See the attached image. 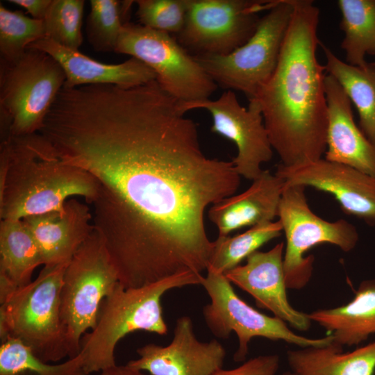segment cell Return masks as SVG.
I'll list each match as a JSON object with an SVG mask.
<instances>
[{
	"label": "cell",
	"instance_id": "30",
	"mask_svg": "<svg viewBox=\"0 0 375 375\" xmlns=\"http://www.w3.org/2000/svg\"><path fill=\"white\" fill-rule=\"evenodd\" d=\"M84 0H52L44 19L46 38L72 50L83 43Z\"/></svg>",
	"mask_w": 375,
	"mask_h": 375
},
{
	"label": "cell",
	"instance_id": "8",
	"mask_svg": "<svg viewBox=\"0 0 375 375\" xmlns=\"http://www.w3.org/2000/svg\"><path fill=\"white\" fill-rule=\"evenodd\" d=\"M66 81L60 63L44 51L28 48L14 62H0V112L13 136L38 133Z\"/></svg>",
	"mask_w": 375,
	"mask_h": 375
},
{
	"label": "cell",
	"instance_id": "13",
	"mask_svg": "<svg viewBox=\"0 0 375 375\" xmlns=\"http://www.w3.org/2000/svg\"><path fill=\"white\" fill-rule=\"evenodd\" d=\"M248 108L242 106L234 92L226 90L215 99L178 103L186 113L193 109H204L212 119L210 131L235 143L238 153L231 160L240 176L253 181L263 172L261 166L272 158L273 149L265 126L258 102L249 101Z\"/></svg>",
	"mask_w": 375,
	"mask_h": 375
},
{
	"label": "cell",
	"instance_id": "10",
	"mask_svg": "<svg viewBox=\"0 0 375 375\" xmlns=\"http://www.w3.org/2000/svg\"><path fill=\"white\" fill-rule=\"evenodd\" d=\"M115 52L147 65L162 89L178 103L208 99L218 86L171 34L140 24L123 25Z\"/></svg>",
	"mask_w": 375,
	"mask_h": 375
},
{
	"label": "cell",
	"instance_id": "22",
	"mask_svg": "<svg viewBox=\"0 0 375 375\" xmlns=\"http://www.w3.org/2000/svg\"><path fill=\"white\" fill-rule=\"evenodd\" d=\"M43 265L39 247L22 219H1L0 301L30 282Z\"/></svg>",
	"mask_w": 375,
	"mask_h": 375
},
{
	"label": "cell",
	"instance_id": "15",
	"mask_svg": "<svg viewBox=\"0 0 375 375\" xmlns=\"http://www.w3.org/2000/svg\"><path fill=\"white\" fill-rule=\"evenodd\" d=\"M126 365L151 375H212L223 367L226 351L216 339L199 341L189 316L178 317L169 344H147Z\"/></svg>",
	"mask_w": 375,
	"mask_h": 375
},
{
	"label": "cell",
	"instance_id": "9",
	"mask_svg": "<svg viewBox=\"0 0 375 375\" xmlns=\"http://www.w3.org/2000/svg\"><path fill=\"white\" fill-rule=\"evenodd\" d=\"M305 190L302 185L285 183L277 214L285 238V282L288 289L291 290L303 288L312 277L314 258L305 256L311 248L330 244L349 252L359 240L357 228L348 221L329 222L314 213L308 206Z\"/></svg>",
	"mask_w": 375,
	"mask_h": 375
},
{
	"label": "cell",
	"instance_id": "27",
	"mask_svg": "<svg viewBox=\"0 0 375 375\" xmlns=\"http://www.w3.org/2000/svg\"><path fill=\"white\" fill-rule=\"evenodd\" d=\"M0 375H90L85 369L83 355L58 364L37 357L21 341L7 338L1 341Z\"/></svg>",
	"mask_w": 375,
	"mask_h": 375
},
{
	"label": "cell",
	"instance_id": "14",
	"mask_svg": "<svg viewBox=\"0 0 375 375\" xmlns=\"http://www.w3.org/2000/svg\"><path fill=\"white\" fill-rule=\"evenodd\" d=\"M286 184L315 188L332 195L342 210L375 226V177L325 158L277 167Z\"/></svg>",
	"mask_w": 375,
	"mask_h": 375
},
{
	"label": "cell",
	"instance_id": "20",
	"mask_svg": "<svg viewBox=\"0 0 375 375\" xmlns=\"http://www.w3.org/2000/svg\"><path fill=\"white\" fill-rule=\"evenodd\" d=\"M284 186L281 177L263 170L245 191L212 205L208 215L217 226L218 235L226 236L246 226L274 221Z\"/></svg>",
	"mask_w": 375,
	"mask_h": 375
},
{
	"label": "cell",
	"instance_id": "1",
	"mask_svg": "<svg viewBox=\"0 0 375 375\" xmlns=\"http://www.w3.org/2000/svg\"><path fill=\"white\" fill-rule=\"evenodd\" d=\"M39 133L98 181L93 224L124 288L207 270L205 211L233 195L240 176L204 154L196 123L156 80L65 89Z\"/></svg>",
	"mask_w": 375,
	"mask_h": 375
},
{
	"label": "cell",
	"instance_id": "25",
	"mask_svg": "<svg viewBox=\"0 0 375 375\" xmlns=\"http://www.w3.org/2000/svg\"><path fill=\"white\" fill-rule=\"evenodd\" d=\"M337 4L347 63L364 67L365 56L375 55V0H339Z\"/></svg>",
	"mask_w": 375,
	"mask_h": 375
},
{
	"label": "cell",
	"instance_id": "21",
	"mask_svg": "<svg viewBox=\"0 0 375 375\" xmlns=\"http://www.w3.org/2000/svg\"><path fill=\"white\" fill-rule=\"evenodd\" d=\"M308 315L342 347L365 342L375 334V278L362 281L349 303L316 310Z\"/></svg>",
	"mask_w": 375,
	"mask_h": 375
},
{
	"label": "cell",
	"instance_id": "23",
	"mask_svg": "<svg viewBox=\"0 0 375 375\" xmlns=\"http://www.w3.org/2000/svg\"><path fill=\"white\" fill-rule=\"evenodd\" d=\"M287 362L296 375H374L375 341L348 352L333 341L299 347L288 351Z\"/></svg>",
	"mask_w": 375,
	"mask_h": 375
},
{
	"label": "cell",
	"instance_id": "16",
	"mask_svg": "<svg viewBox=\"0 0 375 375\" xmlns=\"http://www.w3.org/2000/svg\"><path fill=\"white\" fill-rule=\"evenodd\" d=\"M285 244L279 242L267 251H256L240 265L224 273L233 284L249 294L257 306L300 331H308L312 321L307 313L289 302L283 269Z\"/></svg>",
	"mask_w": 375,
	"mask_h": 375
},
{
	"label": "cell",
	"instance_id": "7",
	"mask_svg": "<svg viewBox=\"0 0 375 375\" xmlns=\"http://www.w3.org/2000/svg\"><path fill=\"white\" fill-rule=\"evenodd\" d=\"M293 10V0H274L243 45L227 55L193 56L217 85L253 99L275 70Z\"/></svg>",
	"mask_w": 375,
	"mask_h": 375
},
{
	"label": "cell",
	"instance_id": "33",
	"mask_svg": "<svg viewBox=\"0 0 375 375\" xmlns=\"http://www.w3.org/2000/svg\"><path fill=\"white\" fill-rule=\"evenodd\" d=\"M8 2L24 8L32 18L44 20L52 0H9Z\"/></svg>",
	"mask_w": 375,
	"mask_h": 375
},
{
	"label": "cell",
	"instance_id": "32",
	"mask_svg": "<svg viewBox=\"0 0 375 375\" xmlns=\"http://www.w3.org/2000/svg\"><path fill=\"white\" fill-rule=\"evenodd\" d=\"M280 365L278 354L260 355L231 369L220 368L212 375H277Z\"/></svg>",
	"mask_w": 375,
	"mask_h": 375
},
{
	"label": "cell",
	"instance_id": "18",
	"mask_svg": "<svg viewBox=\"0 0 375 375\" xmlns=\"http://www.w3.org/2000/svg\"><path fill=\"white\" fill-rule=\"evenodd\" d=\"M328 108L324 158L375 177V145L353 119L351 102L331 75L325 76Z\"/></svg>",
	"mask_w": 375,
	"mask_h": 375
},
{
	"label": "cell",
	"instance_id": "17",
	"mask_svg": "<svg viewBox=\"0 0 375 375\" xmlns=\"http://www.w3.org/2000/svg\"><path fill=\"white\" fill-rule=\"evenodd\" d=\"M40 250L43 266L67 265L94 230L89 206L76 198L60 210L22 219Z\"/></svg>",
	"mask_w": 375,
	"mask_h": 375
},
{
	"label": "cell",
	"instance_id": "31",
	"mask_svg": "<svg viewBox=\"0 0 375 375\" xmlns=\"http://www.w3.org/2000/svg\"><path fill=\"white\" fill-rule=\"evenodd\" d=\"M188 0H137L140 24L169 34L183 28Z\"/></svg>",
	"mask_w": 375,
	"mask_h": 375
},
{
	"label": "cell",
	"instance_id": "28",
	"mask_svg": "<svg viewBox=\"0 0 375 375\" xmlns=\"http://www.w3.org/2000/svg\"><path fill=\"white\" fill-rule=\"evenodd\" d=\"M134 1L90 0V10L87 17L85 32L92 47L99 52L115 50L122 32L124 15Z\"/></svg>",
	"mask_w": 375,
	"mask_h": 375
},
{
	"label": "cell",
	"instance_id": "11",
	"mask_svg": "<svg viewBox=\"0 0 375 375\" xmlns=\"http://www.w3.org/2000/svg\"><path fill=\"white\" fill-rule=\"evenodd\" d=\"M231 284L224 274L207 271L201 285L210 303L203 307L202 314L206 326L216 338L225 340L232 332L236 334L238 347L233 355L235 362L245 361L250 342L256 337L281 340L298 347L322 346L333 341L330 334L310 338L294 333L282 319L262 313L246 303Z\"/></svg>",
	"mask_w": 375,
	"mask_h": 375
},
{
	"label": "cell",
	"instance_id": "34",
	"mask_svg": "<svg viewBox=\"0 0 375 375\" xmlns=\"http://www.w3.org/2000/svg\"><path fill=\"white\" fill-rule=\"evenodd\" d=\"M99 375H145L143 372L133 369L126 364L116 365L100 372Z\"/></svg>",
	"mask_w": 375,
	"mask_h": 375
},
{
	"label": "cell",
	"instance_id": "19",
	"mask_svg": "<svg viewBox=\"0 0 375 375\" xmlns=\"http://www.w3.org/2000/svg\"><path fill=\"white\" fill-rule=\"evenodd\" d=\"M28 48L44 51L60 63L66 75L63 86L65 88L86 85H114L127 88L145 84L156 78L151 68L133 57L122 63L106 64L47 38L33 42Z\"/></svg>",
	"mask_w": 375,
	"mask_h": 375
},
{
	"label": "cell",
	"instance_id": "12",
	"mask_svg": "<svg viewBox=\"0 0 375 375\" xmlns=\"http://www.w3.org/2000/svg\"><path fill=\"white\" fill-rule=\"evenodd\" d=\"M273 1L188 0L185 24L177 40L193 55H227L254 34Z\"/></svg>",
	"mask_w": 375,
	"mask_h": 375
},
{
	"label": "cell",
	"instance_id": "35",
	"mask_svg": "<svg viewBox=\"0 0 375 375\" xmlns=\"http://www.w3.org/2000/svg\"><path fill=\"white\" fill-rule=\"evenodd\" d=\"M278 375H296V374L293 373L292 372H291L290 370H289V371H285Z\"/></svg>",
	"mask_w": 375,
	"mask_h": 375
},
{
	"label": "cell",
	"instance_id": "4",
	"mask_svg": "<svg viewBox=\"0 0 375 375\" xmlns=\"http://www.w3.org/2000/svg\"><path fill=\"white\" fill-rule=\"evenodd\" d=\"M203 276L187 272L140 288H124L119 282L103 301L95 327L81 339L85 371L90 374L116 365L115 351L129 333L144 331L167 333L161 299L169 290L201 285Z\"/></svg>",
	"mask_w": 375,
	"mask_h": 375
},
{
	"label": "cell",
	"instance_id": "5",
	"mask_svg": "<svg viewBox=\"0 0 375 375\" xmlns=\"http://www.w3.org/2000/svg\"><path fill=\"white\" fill-rule=\"evenodd\" d=\"M67 265L44 266L38 277L0 301V339H17L46 362L70 358L60 314Z\"/></svg>",
	"mask_w": 375,
	"mask_h": 375
},
{
	"label": "cell",
	"instance_id": "2",
	"mask_svg": "<svg viewBox=\"0 0 375 375\" xmlns=\"http://www.w3.org/2000/svg\"><path fill=\"white\" fill-rule=\"evenodd\" d=\"M294 10L277 65L255 99L283 166L316 160L326 151L328 108L325 67L318 62L319 10L310 0Z\"/></svg>",
	"mask_w": 375,
	"mask_h": 375
},
{
	"label": "cell",
	"instance_id": "26",
	"mask_svg": "<svg viewBox=\"0 0 375 375\" xmlns=\"http://www.w3.org/2000/svg\"><path fill=\"white\" fill-rule=\"evenodd\" d=\"M282 233L281 224L276 220L258 224L235 236L218 235L213 241L206 271L224 274Z\"/></svg>",
	"mask_w": 375,
	"mask_h": 375
},
{
	"label": "cell",
	"instance_id": "3",
	"mask_svg": "<svg viewBox=\"0 0 375 375\" xmlns=\"http://www.w3.org/2000/svg\"><path fill=\"white\" fill-rule=\"evenodd\" d=\"M99 187L90 174L65 163L40 133L1 140V219L60 210L76 197L92 204Z\"/></svg>",
	"mask_w": 375,
	"mask_h": 375
},
{
	"label": "cell",
	"instance_id": "24",
	"mask_svg": "<svg viewBox=\"0 0 375 375\" xmlns=\"http://www.w3.org/2000/svg\"><path fill=\"white\" fill-rule=\"evenodd\" d=\"M325 58L328 74L341 85L359 116V127L375 145V62L364 67L349 65L338 58L319 42Z\"/></svg>",
	"mask_w": 375,
	"mask_h": 375
},
{
	"label": "cell",
	"instance_id": "6",
	"mask_svg": "<svg viewBox=\"0 0 375 375\" xmlns=\"http://www.w3.org/2000/svg\"><path fill=\"white\" fill-rule=\"evenodd\" d=\"M105 243L95 230L65 267L60 291V314L70 352L81 351L83 335L97 324L101 306L119 283Z\"/></svg>",
	"mask_w": 375,
	"mask_h": 375
},
{
	"label": "cell",
	"instance_id": "29",
	"mask_svg": "<svg viewBox=\"0 0 375 375\" xmlns=\"http://www.w3.org/2000/svg\"><path fill=\"white\" fill-rule=\"evenodd\" d=\"M44 38V20L28 17L22 10L12 11L0 3L1 60H18L31 44Z\"/></svg>",
	"mask_w": 375,
	"mask_h": 375
}]
</instances>
